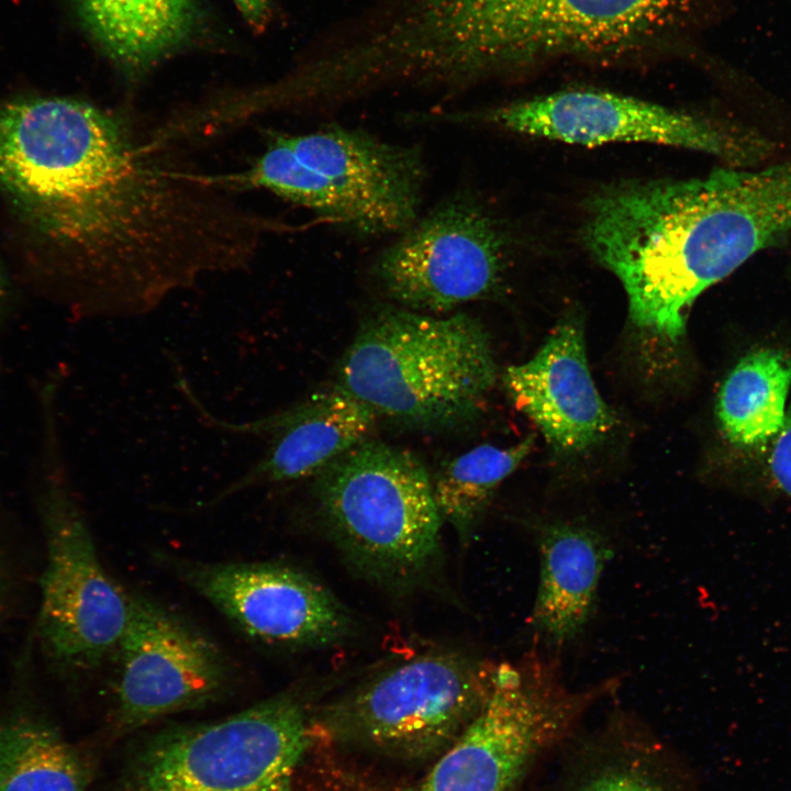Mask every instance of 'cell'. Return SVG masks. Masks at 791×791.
<instances>
[{"label": "cell", "instance_id": "3957f363", "mask_svg": "<svg viewBox=\"0 0 791 791\" xmlns=\"http://www.w3.org/2000/svg\"><path fill=\"white\" fill-rule=\"evenodd\" d=\"M732 0H404L412 44L455 89L558 55H627L704 26Z\"/></svg>", "mask_w": 791, "mask_h": 791}, {"label": "cell", "instance_id": "7c38bea8", "mask_svg": "<svg viewBox=\"0 0 791 791\" xmlns=\"http://www.w3.org/2000/svg\"><path fill=\"white\" fill-rule=\"evenodd\" d=\"M505 232L471 193L437 204L374 263L385 292L403 308L444 313L499 290L508 267Z\"/></svg>", "mask_w": 791, "mask_h": 791}, {"label": "cell", "instance_id": "ba28073f", "mask_svg": "<svg viewBox=\"0 0 791 791\" xmlns=\"http://www.w3.org/2000/svg\"><path fill=\"white\" fill-rule=\"evenodd\" d=\"M495 667L457 653L424 654L368 679L311 718V725L388 756H436L482 708Z\"/></svg>", "mask_w": 791, "mask_h": 791}, {"label": "cell", "instance_id": "ac0fdd59", "mask_svg": "<svg viewBox=\"0 0 791 791\" xmlns=\"http://www.w3.org/2000/svg\"><path fill=\"white\" fill-rule=\"evenodd\" d=\"M576 734L544 791H692L673 751L631 718L616 715L580 740Z\"/></svg>", "mask_w": 791, "mask_h": 791}, {"label": "cell", "instance_id": "d4e9b609", "mask_svg": "<svg viewBox=\"0 0 791 791\" xmlns=\"http://www.w3.org/2000/svg\"><path fill=\"white\" fill-rule=\"evenodd\" d=\"M3 293H4V276H3V272H2V269L0 266V303L2 301Z\"/></svg>", "mask_w": 791, "mask_h": 791}, {"label": "cell", "instance_id": "ffe728a7", "mask_svg": "<svg viewBox=\"0 0 791 791\" xmlns=\"http://www.w3.org/2000/svg\"><path fill=\"white\" fill-rule=\"evenodd\" d=\"M791 360L775 348L744 356L723 381L715 414L724 436L738 447H759L780 432L788 409Z\"/></svg>", "mask_w": 791, "mask_h": 791}, {"label": "cell", "instance_id": "8992f818", "mask_svg": "<svg viewBox=\"0 0 791 791\" xmlns=\"http://www.w3.org/2000/svg\"><path fill=\"white\" fill-rule=\"evenodd\" d=\"M316 476L320 515L355 569L394 589L428 575L439 555L443 520L417 457L365 439Z\"/></svg>", "mask_w": 791, "mask_h": 791}, {"label": "cell", "instance_id": "cb8c5ba5", "mask_svg": "<svg viewBox=\"0 0 791 791\" xmlns=\"http://www.w3.org/2000/svg\"><path fill=\"white\" fill-rule=\"evenodd\" d=\"M242 16L255 31H263L271 15L270 0H233Z\"/></svg>", "mask_w": 791, "mask_h": 791}, {"label": "cell", "instance_id": "2e32d148", "mask_svg": "<svg viewBox=\"0 0 791 791\" xmlns=\"http://www.w3.org/2000/svg\"><path fill=\"white\" fill-rule=\"evenodd\" d=\"M502 378L515 405L559 453L587 450L615 423L593 381L578 317L561 320L530 360L508 367Z\"/></svg>", "mask_w": 791, "mask_h": 791}, {"label": "cell", "instance_id": "6da1fadb", "mask_svg": "<svg viewBox=\"0 0 791 791\" xmlns=\"http://www.w3.org/2000/svg\"><path fill=\"white\" fill-rule=\"evenodd\" d=\"M0 193L44 237L74 302L127 317L192 271L213 225V198L168 151L86 101H0Z\"/></svg>", "mask_w": 791, "mask_h": 791}, {"label": "cell", "instance_id": "7a4b0ae2", "mask_svg": "<svg viewBox=\"0 0 791 791\" xmlns=\"http://www.w3.org/2000/svg\"><path fill=\"white\" fill-rule=\"evenodd\" d=\"M790 232L791 158L609 186L588 203L582 239L621 281L637 331L675 345L703 291Z\"/></svg>", "mask_w": 791, "mask_h": 791}, {"label": "cell", "instance_id": "603a6c76", "mask_svg": "<svg viewBox=\"0 0 791 791\" xmlns=\"http://www.w3.org/2000/svg\"><path fill=\"white\" fill-rule=\"evenodd\" d=\"M769 472L776 488L791 497V404L780 432L772 441Z\"/></svg>", "mask_w": 791, "mask_h": 791}, {"label": "cell", "instance_id": "44dd1931", "mask_svg": "<svg viewBox=\"0 0 791 791\" xmlns=\"http://www.w3.org/2000/svg\"><path fill=\"white\" fill-rule=\"evenodd\" d=\"M77 753L48 724L18 716L0 724V791H83Z\"/></svg>", "mask_w": 791, "mask_h": 791}, {"label": "cell", "instance_id": "d6986e66", "mask_svg": "<svg viewBox=\"0 0 791 791\" xmlns=\"http://www.w3.org/2000/svg\"><path fill=\"white\" fill-rule=\"evenodd\" d=\"M79 20L107 57L136 78L197 35L198 0H75Z\"/></svg>", "mask_w": 791, "mask_h": 791}, {"label": "cell", "instance_id": "9c48e42d", "mask_svg": "<svg viewBox=\"0 0 791 791\" xmlns=\"http://www.w3.org/2000/svg\"><path fill=\"white\" fill-rule=\"evenodd\" d=\"M41 498L46 544L37 633L45 653L70 670L94 668L115 651L132 593L103 567L87 520L63 472L55 421L45 420Z\"/></svg>", "mask_w": 791, "mask_h": 791}, {"label": "cell", "instance_id": "484cf974", "mask_svg": "<svg viewBox=\"0 0 791 791\" xmlns=\"http://www.w3.org/2000/svg\"><path fill=\"white\" fill-rule=\"evenodd\" d=\"M2 594H3V570H2V564L0 559V606L2 602Z\"/></svg>", "mask_w": 791, "mask_h": 791}, {"label": "cell", "instance_id": "52a82bcc", "mask_svg": "<svg viewBox=\"0 0 791 791\" xmlns=\"http://www.w3.org/2000/svg\"><path fill=\"white\" fill-rule=\"evenodd\" d=\"M601 699L598 687L572 689L539 653L497 665L482 708L417 782L394 791H512L570 739Z\"/></svg>", "mask_w": 791, "mask_h": 791}, {"label": "cell", "instance_id": "5bb4252c", "mask_svg": "<svg viewBox=\"0 0 791 791\" xmlns=\"http://www.w3.org/2000/svg\"><path fill=\"white\" fill-rule=\"evenodd\" d=\"M171 570L249 637L269 645L319 647L343 640L352 619L319 581L274 562L168 558Z\"/></svg>", "mask_w": 791, "mask_h": 791}, {"label": "cell", "instance_id": "9a60e30c", "mask_svg": "<svg viewBox=\"0 0 791 791\" xmlns=\"http://www.w3.org/2000/svg\"><path fill=\"white\" fill-rule=\"evenodd\" d=\"M377 414L337 383L296 404L260 419L227 423L205 421L235 434L263 436L268 448L243 476L212 502L264 483H285L317 475L336 458L366 439Z\"/></svg>", "mask_w": 791, "mask_h": 791}, {"label": "cell", "instance_id": "30bf717a", "mask_svg": "<svg viewBox=\"0 0 791 791\" xmlns=\"http://www.w3.org/2000/svg\"><path fill=\"white\" fill-rule=\"evenodd\" d=\"M311 738L299 697L282 693L157 736L136 759L126 791H292Z\"/></svg>", "mask_w": 791, "mask_h": 791}, {"label": "cell", "instance_id": "5b68a950", "mask_svg": "<svg viewBox=\"0 0 791 791\" xmlns=\"http://www.w3.org/2000/svg\"><path fill=\"white\" fill-rule=\"evenodd\" d=\"M425 177L420 148L334 125L275 133L245 169L207 175L224 190L270 192L361 236L410 227L419 218Z\"/></svg>", "mask_w": 791, "mask_h": 791}, {"label": "cell", "instance_id": "8fae6325", "mask_svg": "<svg viewBox=\"0 0 791 791\" xmlns=\"http://www.w3.org/2000/svg\"><path fill=\"white\" fill-rule=\"evenodd\" d=\"M504 130L578 144L642 142L699 151L736 166L755 164L772 144L755 132L605 91L568 90L497 108L446 114Z\"/></svg>", "mask_w": 791, "mask_h": 791}, {"label": "cell", "instance_id": "4fadbf2b", "mask_svg": "<svg viewBox=\"0 0 791 791\" xmlns=\"http://www.w3.org/2000/svg\"><path fill=\"white\" fill-rule=\"evenodd\" d=\"M116 723L124 729L210 703L229 688L220 648L158 602L132 594L130 617L115 649Z\"/></svg>", "mask_w": 791, "mask_h": 791}, {"label": "cell", "instance_id": "e0dca14e", "mask_svg": "<svg viewBox=\"0 0 791 791\" xmlns=\"http://www.w3.org/2000/svg\"><path fill=\"white\" fill-rule=\"evenodd\" d=\"M535 538L539 580L532 625L546 644L561 646L578 637L589 623L613 549L602 532L572 521L537 524Z\"/></svg>", "mask_w": 791, "mask_h": 791}, {"label": "cell", "instance_id": "7402d4cb", "mask_svg": "<svg viewBox=\"0 0 791 791\" xmlns=\"http://www.w3.org/2000/svg\"><path fill=\"white\" fill-rule=\"evenodd\" d=\"M532 437L508 447L483 444L450 459L432 478L435 503L443 521L467 542L492 497L528 455Z\"/></svg>", "mask_w": 791, "mask_h": 791}, {"label": "cell", "instance_id": "277c9868", "mask_svg": "<svg viewBox=\"0 0 791 791\" xmlns=\"http://www.w3.org/2000/svg\"><path fill=\"white\" fill-rule=\"evenodd\" d=\"M497 374L489 335L476 319L387 308L360 327L336 383L377 416L433 428L472 420Z\"/></svg>", "mask_w": 791, "mask_h": 791}]
</instances>
